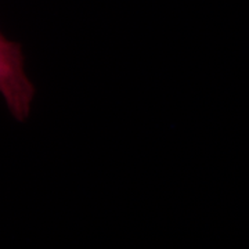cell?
Returning a JSON list of instances; mask_svg holds the SVG:
<instances>
[{
    "mask_svg": "<svg viewBox=\"0 0 249 249\" xmlns=\"http://www.w3.org/2000/svg\"><path fill=\"white\" fill-rule=\"evenodd\" d=\"M35 93V85L25 71L22 47L0 31V96L19 122L29 118Z\"/></svg>",
    "mask_w": 249,
    "mask_h": 249,
    "instance_id": "6da1fadb",
    "label": "cell"
}]
</instances>
